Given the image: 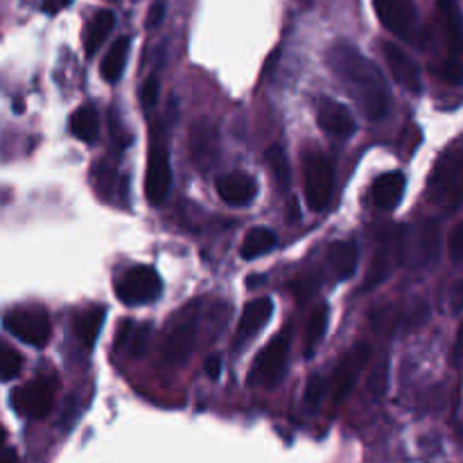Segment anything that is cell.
Listing matches in <instances>:
<instances>
[{
	"instance_id": "cell-19",
	"label": "cell",
	"mask_w": 463,
	"mask_h": 463,
	"mask_svg": "<svg viewBox=\"0 0 463 463\" xmlns=\"http://www.w3.org/2000/svg\"><path fill=\"white\" fill-rule=\"evenodd\" d=\"M357 260H360V251L357 244L351 240H342V242L330 244L328 251V269L333 271L335 280H348L357 269Z\"/></svg>"
},
{
	"instance_id": "cell-30",
	"label": "cell",
	"mask_w": 463,
	"mask_h": 463,
	"mask_svg": "<svg viewBox=\"0 0 463 463\" xmlns=\"http://www.w3.org/2000/svg\"><path fill=\"white\" fill-rule=\"evenodd\" d=\"M149 335H152V328L149 326H138V328L134 330V337L127 339L125 344H129V353L134 357H143L145 353H147V346H149Z\"/></svg>"
},
{
	"instance_id": "cell-14",
	"label": "cell",
	"mask_w": 463,
	"mask_h": 463,
	"mask_svg": "<svg viewBox=\"0 0 463 463\" xmlns=\"http://www.w3.org/2000/svg\"><path fill=\"white\" fill-rule=\"evenodd\" d=\"M317 122L321 125V129L330 136H337V138H348V136L355 134V118L348 111L344 104H339L337 99L321 98L319 107H317Z\"/></svg>"
},
{
	"instance_id": "cell-28",
	"label": "cell",
	"mask_w": 463,
	"mask_h": 463,
	"mask_svg": "<svg viewBox=\"0 0 463 463\" xmlns=\"http://www.w3.org/2000/svg\"><path fill=\"white\" fill-rule=\"evenodd\" d=\"M439 247V226L434 222H428L420 231V258L423 260H432L437 256Z\"/></svg>"
},
{
	"instance_id": "cell-18",
	"label": "cell",
	"mask_w": 463,
	"mask_h": 463,
	"mask_svg": "<svg viewBox=\"0 0 463 463\" xmlns=\"http://www.w3.org/2000/svg\"><path fill=\"white\" fill-rule=\"evenodd\" d=\"M405 185L407 179L402 172H387L380 179H375L373 188H371L375 206L383 208V211H393L405 194Z\"/></svg>"
},
{
	"instance_id": "cell-24",
	"label": "cell",
	"mask_w": 463,
	"mask_h": 463,
	"mask_svg": "<svg viewBox=\"0 0 463 463\" xmlns=\"http://www.w3.org/2000/svg\"><path fill=\"white\" fill-rule=\"evenodd\" d=\"M274 247H276V233H274V231L258 226V229H253L251 233L244 238L240 253H242L244 260H256V258L269 253Z\"/></svg>"
},
{
	"instance_id": "cell-34",
	"label": "cell",
	"mask_w": 463,
	"mask_h": 463,
	"mask_svg": "<svg viewBox=\"0 0 463 463\" xmlns=\"http://www.w3.org/2000/svg\"><path fill=\"white\" fill-rule=\"evenodd\" d=\"M317 288H319V280L307 279L301 280V283H294V294H297L298 301H307V298L317 292Z\"/></svg>"
},
{
	"instance_id": "cell-31",
	"label": "cell",
	"mask_w": 463,
	"mask_h": 463,
	"mask_svg": "<svg viewBox=\"0 0 463 463\" xmlns=\"http://www.w3.org/2000/svg\"><path fill=\"white\" fill-rule=\"evenodd\" d=\"M158 93H161V81H158V77L156 75L147 77V80H145V84H143V89H140V99H143L145 109L156 107Z\"/></svg>"
},
{
	"instance_id": "cell-37",
	"label": "cell",
	"mask_w": 463,
	"mask_h": 463,
	"mask_svg": "<svg viewBox=\"0 0 463 463\" xmlns=\"http://www.w3.org/2000/svg\"><path fill=\"white\" fill-rule=\"evenodd\" d=\"M0 463H18V455L14 450H0Z\"/></svg>"
},
{
	"instance_id": "cell-35",
	"label": "cell",
	"mask_w": 463,
	"mask_h": 463,
	"mask_svg": "<svg viewBox=\"0 0 463 463\" xmlns=\"http://www.w3.org/2000/svg\"><path fill=\"white\" fill-rule=\"evenodd\" d=\"M163 14H165V0H156V3L152 5V9H149V14H147V27H149V30H154V27L161 25Z\"/></svg>"
},
{
	"instance_id": "cell-7",
	"label": "cell",
	"mask_w": 463,
	"mask_h": 463,
	"mask_svg": "<svg viewBox=\"0 0 463 463\" xmlns=\"http://www.w3.org/2000/svg\"><path fill=\"white\" fill-rule=\"evenodd\" d=\"M373 7L383 25L392 34L414 41L419 32V14L414 0H373Z\"/></svg>"
},
{
	"instance_id": "cell-20",
	"label": "cell",
	"mask_w": 463,
	"mask_h": 463,
	"mask_svg": "<svg viewBox=\"0 0 463 463\" xmlns=\"http://www.w3.org/2000/svg\"><path fill=\"white\" fill-rule=\"evenodd\" d=\"M113 25H116V16L109 9H102L93 16V21L89 23L84 34V48L89 57H95L98 50L102 48V43L107 41V36L113 32Z\"/></svg>"
},
{
	"instance_id": "cell-36",
	"label": "cell",
	"mask_w": 463,
	"mask_h": 463,
	"mask_svg": "<svg viewBox=\"0 0 463 463\" xmlns=\"http://www.w3.org/2000/svg\"><path fill=\"white\" fill-rule=\"evenodd\" d=\"M206 373L211 380H220L222 375V360L220 355H211L206 360Z\"/></svg>"
},
{
	"instance_id": "cell-17",
	"label": "cell",
	"mask_w": 463,
	"mask_h": 463,
	"mask_svg": "<svg viewBox=\"0 0 463 463\" xmlns=\"http://www.w3.org/2000/svg\"><path fill=\"white\" fill-rule=\"evenodd\" d=\"M194 339H197V328L194 324H184L167 335L163 344V360L170 366H181L194 351Z\"/></svg>"
},
{
	"instance_id": "cell-1",
	"label": "cell",
	"mask_w": 463,
	"mask_h": 463,
	"mask_svg": "<svg viewBox=\"0 0 463 463\" xmlns=\"http://www.w3.org/2000/svg\"><path fill=\"white\" fill-rule=\"evenodd\" d=\"M330 68L344 81L348 93L355 98L369 120H383L392 107L387 80L383 71L357 48L348 43H337L328 54Z\"/></svg>"
},
{
	"instance_id": "cell-26",
	"label": "cell",
	"mask_w": 463,
	"mask_h": 463,
	"mask_svg": "<svg viewBox=\"0 0 463 463\" xmlns=\"http://www.w3.org/2000/svg\"><path fill=\"white\" fill-rule=\"evenodd\" d=\"M23 369V357L16 348L0 339V380H14Z\"/></svg>"
},
{
	"instance_id": "cell-27",
	"label": "cell",
	"mask_w": 463,
	"mask_h": 463,
	"mask_svg": "<svg viewBox=\"0 0 463 463\" xmlns=\"http://www.w3.org/2000/svg\"><path fill=\"white\" fill-rule=\"evenodd\" d=\"M267 163H269L271 172L276 175L280 185H289V161H288V154L280 145H271L265 154Z\"/></svg>"
},
{
	"instance_id": "cell-12",
	"label": "cell",
	"mask_w": 463,
	"mask_h": 463,
	"mask_svg": "<svg viewBox=\"0 0 463 463\" xmlns=\"http://www.w3.org/2000/svg\"><path fill=\"white\" fill-rule=\"evenodd\" d=\"M54 389L45 380H34V383L23 384L12 396V405L18 414L30 416V419H45L52 410Z\"/></svg>"
},
{
	"instance_id": "cell-5",
	"label": "cell",
	"mask_w": 463,
	"mask_h": 463,
	"mask_svg": "<svg viewBox=\"0 0 463 463\" xmlns=\"http://www.w3.org/2000/svg\"><path fill=\"white\" fill-rule=\"evenodd\" d=\"M3 324L12 337L30 344V346H43L52 333L50 317L43 307H18L5 317Z\"/></svg>"
},
{
	"instance_id": "cell-38",
	"label": "cell",
	"mask_w": 463,
	"mask_h": 463,
	"mask_svg": "<svg viewBox=\"0 0 463 463\" xmlns=\"http://www.w3.org/2000/svg\"><path fill=\"white\" fill-rule=\"evenodd\" d=\"M5 441H7V432H5V428H3V425H0V450H3Z\"/></svg>"
},
{
	"instance_id": "cell-39",
	"label": "cell",
	"mask_w": 463,
	"mask_h": 463,
	"mask_svg": "<svg viewBox=\"0 0 463 463\" xmlns=\"http://www.w3.org/2000/svg\"><path fill=\"white\" fill-rule=\"evenodd\" d=\"M72 3V0H61V5H71Z\"/></svg>"
},
{
	"instance_id": "cell-3",
	"label": "cell",
	"mask_w": 463,
	"mask_h": 463,
	"mask_svg": "<svg viewBox=\"0 0 463 463\" xmlns=\"http://www.w3.org/2000/svg\"><path fill=\"white\" fill-rule=\"evenodd\" d=\"M439 27L448 59L443 63V77L452 84H461V9L459 0H439Z\"/></svg>"
},
{
	"instance_id": "cell-33",
	"label": "cell",
	"mask_w": 463,
	"mask_h": 463,
	"mask_svg": "<svg viewBox=\"0 0 463 463\" xmlns=\"http://www.w3.org/2000/svg\"><path fill=\"white\" fill-rule=\"evenodd\" d=\"M387 375H389L387 360H383V364H380L378 369L373 371V375H371V392H373L375 398H380L384 392H387Z\"/></svg>"
},
{
	"instance_id": "cell-8",
	"label": "cell",
	"mask_w": 463,
	"mask_h": 463,
	"mask_svg": "<svg viewBox=\"0 0 463 463\" xmlns=\"http://www.w3.org/2000/svg\"><path fill=\"white\" fill-rule=\"evenodd\" d=\"M335 167L321 154L310 156L306 165V199L312 211H324L333 197Z\"/></svg>"
},
{
	"instance_id": "cell-32",
	"label": "cell",
	"mask_w": 463,
	"mask_h": 463,
	"mask_svg": "<svg viewBox=\"0 0 463 463\" xmlns=\"http://www.w3.org/2000/svg\"><path fill=\"white\" fill-rule=\"evenodd\" d=\"M448 251H450L452 260L459 265L463 260V224H457L455 229H452L450 238H448Z\"/></svg>"
},
{
	"instance_id": "cell-22",
	"label": "cell",
	"mask_w": 463,
	"mask_h": 463,
	"mask_svg": "<svg viewBox=\"0 0 463 463\" xmlns=\"http://www.w3.org/2000/svg\"><path fill=\"white\" fill-rule=\"evenodd\" d=\"M71 131L75 138L93 143L99 134V113L93 107H80L71 116Z\"/></svg>"
},
{
	"instance_id": "cell-9",
	"label": "cell",
	"mask_w": 463,
	"mask_h": 463,
	"mask_svg": "<svg viewBox=\"0 0 463 463\" xmlns=\"http://www.w3.org/2000/svg\"><path fill=\"white\" fill-rule=\"evenodd\" d=\"M172 188V165H170V152L163 138H158L152 145L147 163V181H145V193H147L149 203H163L170 194Z\"/></svg>"
},
{
	"instance_id": "cell-11",
	"label": "cell",
	"mask_w": 463,
	"mask_h": 463,
	"mask_svg": "<svg viewBox=\"0 0 463 463\" xmlns=\"http://www.w3.org/2000/svg\"><path fill=\"white\" fill-rule=\"evenodd\" d=\"M369 360H371V348L366 346V344H360V346L351 348V351L344 355V360L339 362L337 369L333 371V383H330L335 402H342L344 398L351 393V389L355 387L357 378H360V373L364 371V366L369 364Z\"/></svg>"
},
{
	"instance_id": "cell-13",
	"label": "cell",
	"mask_w": 463,
	"mask_h": 463,
	"mask_svg": "<svg viewBox=\"0 0 463 463\" xmlns=\"http://www.w3.org/2000/svg\"><path fill=\"white\" fill-rule=\"evenodd\" d=\"M383 54L384 61H387L392 77L396 80V84H401L402 89L411 90V93H420L423 89V80H420V68L401 45L392 43V41H383Z\"/></svg>"
},
{
	"instance_id": "cell-2",
	"label": "cell",
	"mask_w": 463,
	"mask_h": 463,
	"mask_svg": "<svg viewBox=\"0 0 463 463\" xmlns=\"http://www.w3.org/2000/svg\"><path fill=\"white\" fill-rule=\"evenodd\" d=\"M428 193L434 203L443 208H457L463 194V149L455 143L441 158L432 172Z\"/></svg>"
},
{
	"instance_id": "cell-29",
	"label": "cell",
	"mask_w": 463,
	"mask_h": 463,
	"mask_svg": "<svg viewBox=\"0 0 463 463\" xmlns=\"http://www.w3.org/2000/svg\"><path fill=\"white\" fill-rule=\"evenodd\" d=\"M326 396V380L319 375H312L306 384V405L307 410H317Z\"/></svg>"
},
{
	"instance_id": "cell-25",
	"label": "cell",
	"mask_w": 463,
	"mask_h": 463,
	"mask_svg": "<svg viewBox=\"0 0 463 463\" xmlns=\"http://www.w3.org/2000/svg\"><path fill=\"white\" fill-rule=\"evenodd\" d=\"M104 317H107L104 307H90V310L81 312V315L75 319L77 339H80L81 344H86V346H93L99 330H102Z\"/></svg>"
},
{
	"instance_id": "cell-4",
	"label": "cell",
	"mask_w": 463,
	"mask_h": 463,
	"mask_svg": "<svg viewBox=\"0 0 463 463\" xmlns=\"http://www.w3.org/2000/svg\"><path fill=\"white\" fill-rule=\"evenodd\" d=\"M289 344H292V330H283L269 342V346L258 353L256 362L249 373V384L253 387H274L280 383L285 369H288Z\"/></svg>"
},
{
	"instance_id": "cell-6",
	"label": "cell",
	"mask_w": 463,
	"mask_h": 463,
	"mask_svg": "<svg viewBox=\"0 0 463 463\" xmlns=\"http://www.w3.org/2000/svg\"><path fill=\"white\" fill-rule=\"evenodd\" d=\"M116 294L125 306H145L161 297V276L152 267H131L116 283Z\"/></svg>"
},
{
	"instance_id": "cell-21",
	"label": "cell",
	"mask_w": 463,
	"mask_h": 463,
	"mask_svg": "<svg viewBox=\"0 0 463 463\" xmlns=\"http://www.w3.org/2000/svg\"><path fill=\"white\" fill-rule=\"evenodd\" d=\"M129 43H131L129 36H120V39L111 45L107 57L102 59V68H99V72H102V77L109 81V84H116V81L122 77V72H125L127 57H129Z\"/></svg>"
},
{
	"instance_id": "cell-15",
	"label": "cell",
	"mask_w": 463,
	"mask_h": 463,
	"mask_svg": "<svg viewBox=\"0 0 463 463\" xmlns=\"http://www.w3.org/2000/svg\"><path fill=\"white\" fill-rule=\"evenodd\" d=\"M217 194L229 206L242 208L249 206L256 199L258 184L253 176L244 175V172H231V175L220 176V181H217Z\"/></svg>"
},
{
	"instance_id": "cell-23",
	"label": "cell",
	"mask_w": 463,
	"mask_h": 463,
	"mask_svg": "<svg viewBox=\"0 0 463 463\" xmlns=\"http://www.w3.org/2000/svg\"><path fill=\"white\" fill-rule=\"evenodd\" d=\"M328 319L330 312L326 306H317L315 312L310 315V321H307L306 328V357L310 360L317 353V348L324 342L326 333H328Z\"/></svg>"
},
{
	"instance_id": "cell-10",
	"label": "cell",
	"mask_w": 463,
	"mask_h": 463,
	"mask_svg": "<svg viewBox=\"0 0 463 463\" xmlns=\"http://www.w3.org/2000/svg\"><path fill=\"white\" fill-rule=\"evenodd\" d=\"M402 251H405V242H402L401 231H389L387 235H383L373 262H371V271L364 280V289H375L380 283H384L393 267L401 262Z\"/></svg>"
},
{
	"instance_id": "cell-16",
	"label": "cell",
	"mask_w": 463,
	"mask_h": 463,
	"mask_svg": "<svg viewBox=\"0 0 463 463\" xmlns=\"http://www.w3.org/2000/svg\"><path fill=\"white\" fill-rule=\"evenodd\" d=\"M271 315H274V303L269 298H256V301L247 303L242 317H240L238 330H235V346H242L249 339L256 337L269 324Z\"/></svg>"
}]
</instances>
